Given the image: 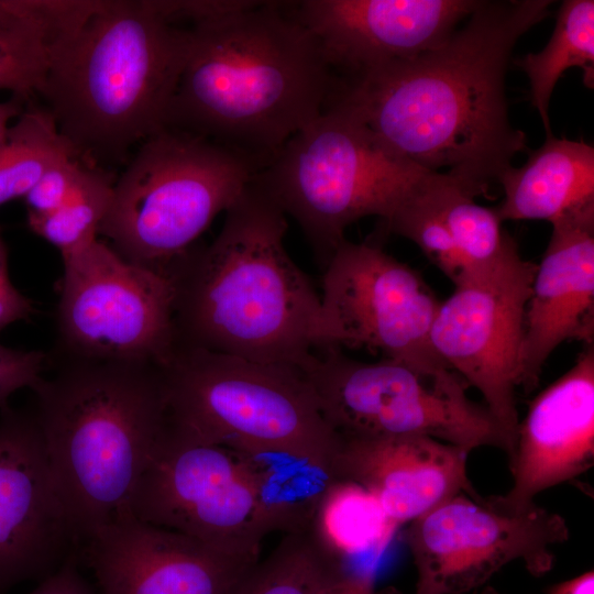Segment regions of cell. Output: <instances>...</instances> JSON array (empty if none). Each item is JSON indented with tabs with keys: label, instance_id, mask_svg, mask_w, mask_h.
Masks as SVG:
<instances>
[{
	"label": "cell",
	"instance_id": "obj_1",
	"mask_svg": "<svg viewBox=\"0 0 594 594\" xmlns=\"http://www.w3.org/2000/svg\"><path fill=\"white\" fill-rule=\"evenodd\" d=\"M551 0L481 1L443 42L408 59L338 79L329 103L389 152L446 174L472 197L497 183L526 134L512 125L505 77L517 41Z\"/></svg>",
	"mask_w": 594,
	"mask_h": 594
},
{
	"label": "cell",
	"instance_id": "obj_2",
	"mask_svg": "<svg viewBox=\"0 0 594 594\" xmlns=\"http://www.w3.org/2000/svg\"><path fill=\"white\" fill-rule=\"evenodd\" d=\"M286 215L254 177L219 234L166 272L179 345L301 370L334 346L320 295L284 245Z\"/></svg>",
	"mask_w": 594,
	"mask_h": 594
},
{
	"label": "cell",
	"instance_id": "obj_3",
	"mask_svg": "<svg viewBox=\"0 0 594 594\" xmlns=\"http://www.w3.org/2000/svg\"><path fill=\"white\" fill-rule=\"evenodd\" d=\"M255 6L190 28L166 128L261 167L329 105L337 77L287 4Z\"/></svg>",
	"mask_w": 594,
	"mask_h": 594
},
{
	"label": "cell",
	"instance_id": "obj_4",
	"mask_svg": "<svg viewBox=\"0 0 594 594\" xmlns=\"http://www.w3.org/2000/svg\"><path fill=\"white\" fill-rule=\"evenodd\" d=\"M189 41L154 0H90L37 95L78 157L120 160L166 129Z\"/></svg>",
	"mask_w": 594,
	"mask_h": 594
},
{
	"label": "cell",
	"instance_id": "obj_5",
	"mask_svg": "<svg viewBox=\"0 0 594 594\" xmlns=\"http://www.w3.org/2000/svg\"><path fill=\"white\" fill-rule=\"evenodd\" d=\"M50 468L80 548L129 509L166 424L160 366L77 359L32 387Z\"/></svg>",
	"mask_w": 594,
	"mask_h": 594
},
{
	"label": "cell",
	"instance_id": "obj_6",
	"mask_svg": "<svg viewBox=\"0 0 594 594\" xmlns=\"http://www.w3.org/2000/svg\"><path fill=\"white\" fill-rule=\"evenodd\" d=\"M160 370L173 432L238 451L288 454L333 477L340 438L301 370L179 344Z\"/></svg>",
	"mask_w": 594,
	"mask_h": 594
},
{
	"label": "cell",
	"instance_id": "obj_7",
	"mask_svg": "<svg viewBox=\"0 0 594 594\" xmlns=\"http://www.w3.org/2000/svg\"><path fill=\"white\" fill-rule=\"evenodd\" d=\"M433 174L385 148L350 112L329 103L254 175L292 217L324 267L365 217L386 221Z\"/></svg>",
	"mask_w": 594,
	"mask_h": 594
},
{
	"label": "cell",
	"instance_id": "obj_8",
	"mask_svg": "<svg viewBox=\"0 0 594 594\" xmlns=\"http://www.w3.org/2000/svg\"><path fill=\"white\" fill-rule=\"evenodd\" d=\"M261 166L205 138L163 129L113 185L98 233L125 260L160 271L193 248Z\"/></svg>",
	"mask_w": 594,
	"mask_h": 594
},
{
	"label": "cell",
	"instance_id": "obj_9",
	"mask_svg": "<svg viewBox=\"0 0 594 594\" xmlns=\"http://www.w3.org/2000/svg\"><path fill=\"white\" fill-rule=\"evenodd\" d=\"M320 413L340 438L419 435L472 451H508L499 426L447 367L383 358L363 362L340 348L315 352L301 369Z\"/></svg>",
	"mask_w": 594,
	"mask_h": 594
},
{
	"label": "cell",
	"instance_id": "obj_10",
	"mask_svg": "<svg viewBox=\"0 0 594 594\" xmlns=\"http://www.w3.org/2000/svg\"><path fill=\"white\" fill-rule=\"evenodd\" d=\"M141 521L196 539L228 556L257 561L274 532L248 459L164 428L129 502Z\"/></svg>",
	"mask_w": 594,
	"mask_h": 594
},
{
	"label": "cell",
	"instance_id": "obj_11",
	"mask_svg": "<svg viewBox=\"0 0 594 594\" xmlns=\"http://www.w3.org/2000/svg\"><path fill=\"white\" fill-rule=\"evenodd\" d=\"M58 326L80 360L162 366L177 348L175 288L167 272L95 240L63 257Z\"/></svg>",
	"mask_w": 594,
	"mask_h": 594
},
{
	"label": "cell",
	"instance_id": "obj_12",
	"mask_svg": "<svg viewBox=\"0 0 594 594\" xmlns=\"http://www.w3.org/2000/svg\"><path fill=\"white\" fill-rule=\"evenodd\" d=\"M535 271L513 241L495 263L453 284L430 329L437 358L482 395L505 436L508 458L519 424L516 392L522 388L525 314Z\"/></svg>",
	"mask_w": 594,
	"mask_h": 594
},
{
	"label": "cell",
	"instance_id": "obj_13",
	"mask_svg": "<svg viewBox=\"0 0 594 594\" xmlns=\"http://www.w3.org/2000/svg\"><path fill=\"white\" fill-rule=\"evenodd\" d=\"M406 543L416 569L415 594H469L504 566L520 562L534 576L554 564L553 547L570 536L565 519L537 505L508 510L464 493L408 524Z\"/></svg>",
	"mask_w": 594,
	"mask_h": 594
},
{
	"label": "cell",
	"instance_id": "obj_14",
	"mask_svg": "<svg viewBox=\"0 0 594 594\" xmlns=\"http://www.w3.org/2000/svg\"><path fill=\"white\" fill-rule=\"evenodd\" d=\"M323 268L320 298L334 346L364 348L418 367H447L430 344L440 302L416 270L376 243L346 239Z\"/></svg>",
	"mask_w": 594,
	"mask_h": 594
},
{
	"label": "cell",
	"instance_id": "obj_15",
	"mask_svg": "<svg viewBox=\"0 0 594 594\" xmlns=\"http://www.w3.org/2000/svg\"><path fill=\"white\" fill-rule=\"evenodd\" d=\"M79 554L33 413L0 406V594Z\"/></svg>",
	"mask_w": 594,
	"mask_h": 594
},
{
	"label": "cell",
	"instance_id": "obj_16",
	"mask_svg": "<svg viewBox=\"0 0 594 594\" xmlns=\"http://www.w3.org/2000/svg\"><path fill=\"white\" fill-rule=\"evenodd\" d=\"M479 0H306L289 8L341 79L408 59L443 42Z\"/></svg>",
	"mask_w": 594,
	"mask_h": 594
},
{
	"label": "cell",
	"instance_id": "obj_17",
	"mask_svg": "<svg viewBox=\"0 0 594 594\" xmlns=\"http://www.w3.org/2000/svg\"><path fill=\"white\" fill-rule=\"evenodd\" d=\"M101 594H232L256 562L135 518L129 509L80 548Z\"/></svg>",
	"mask_w": 594,
	"mask_h": 594
},
{
	"label": "cell",
	"instance_id": "obj_18",
	"mask_svg": "<svg viewBox=\"0 0 594 594\" xmlns=\"http://www.w3.org/2000/svg\"><path fill=\"white\" fill-rule=\"evenodd\" d=\"M594 463V344L574 365L540 392L519 421L509 457L513 484L492 498L524 510L550 487L585 473Z\"/></svg>",
	"mask_w": 594,
	"mask_h": 594
},
{
	"label": "cell",
	"instance_id": "obj_19",
	"mask_svg": "<svg viewBox=\"0 0 594 594\" xmlns=\"http://www.w3.org/2000/svg\"><path fill=\"white\" fill-rule=\"evenodd\" d=\"M525 314L522 389H535L546 361L568 340L594 344V206L551 223Z\"/></svg>",
	"mask_w": 594,
	"mask_h": 594
},
{
	"label": "cell",
	"instance_id": "obj_20",
	"mask_svg": "<svg viewBox=\"0 0 594 594\" xmlns=\"http://www.w3.org/2000/svg\"><path fill=\"white\" fill-rule=\"evenodd\" d=\"M469 453L419 435L340 438L333 479L365 487L400 526L457 494L479 496L468 475Z\"/></svg>",
	"mask_w": 594,
	"mask_h": 594
},
{
	"label": "cell",
	"instance_id": "obj_21",
	"mask_svg": "<svg viewBox=\"0 0 594 594\" xmlns=\"http://www.w3.org/2000/svg\"><path fill=\"white\" fill-rule=\"evenodd\" d=\"M504 199L495 211L506 220H547L594 206V147L584 141L547 136L520 167L499 177Z\"/></svg>",
	"mask_w": 594,
	"mask_h": 594
},
{
	"label": "cell",
	"instance_id": "obj_22",
	"mask_svg": "<svg viewBox=\"0 0 594 594\" xmlns=\"http://www.w3.org/2000/svg\"><path fill=\"white\" fill-rule=\"evenodd\" d=\"M89 0H0V90L26 102L41 90L65 33Z\"/></svg>",
	"mask_w": 594,
	"mask_h": 594
},
{
	"label": "cell",
	"instance_id": "obj_23",
	"mask_svg": "<svg viewBox=\"0 0 594 594\" xmlns=\"http://www.w3.org/2000/svg\"><path fill=\"white\" fill-rule=\"evenodd\" d=\"M398 527L365 487L349 480L332 479L317 503L308 531L344 566L364 561L367 568L374 569Z\"/></svg>",
	"mask_w": 594,
	"mask_h": 594
},
{
	"label": "cell",
	"instance_id": "obj_24",
	"mask_svg": "<svg viewBox=\"0 0 594 594\" xmlns=\"http://www.w3.org/2000/svg\"><path fill=\"white\" fill-rule=\"evenodd\" d=\"M530 84V101L537 110L547 136L552 135L549 103L553 89L572 67L582 68L584 82L594 84V1L566 0L559 8L556 25L547 45L516 61Z\"/></svg>",
	"mask_w": 594,
	"mask_h": 594
},
{
	"label": "cell",
	"instance_id": "obj_25",
	"mask_svg": "<svg viewBox=\"0 0 594 594\" xmlns=\"http://www.w3.org/2000/svg\"><path fill=\"white\" fill-rule=\"evenodd\" d=\"M348 571L308 530L288 532L248 570L232 594H331Z\"/></svg>",
	"mask_w": 594,
	"mask_h": 594
},
{
	"label": "cell",
	"instance_id": "obj_26",
	"mask_svg": "<svg viewBox=\"0 0 594 594\" xmlns=\"http://www.w3.org/2000/svg\"><path fill=\"white\" fill-rule=\"evenodd\" d=\"M78 157L52 114L26 103L0 145V206L23 197L56 164Z\"/></svg>",
	"mask_w": 594,
	"mask_h": 594
},
{
	"label": "cell",
	"instance_id": "obj_27",
	"mask_svg": "<svg viewBox=\"0 0 594 594\" xmlns=\"http://www.w3.org/2000/svg\"><path fill=\"white\" fill-rule=\"evenodd\" d=\"M111 176L82 163L65 201L52 213L28 217L30 229L56 246L62 256L70 255L96 239L113 195Z\"/></svg>",
	"mask_w": 594,
	"mask_h": 594
},
{
	"label": "cell",
	"instance_id": "obj_28",
	"mask_svg": "<svg viewBox=\"0 0 594 594\" xmlns=\"http://www.w3.org/2000/svg\"><path fill=\"white\" fill-rule=\"evenodd\" d=\"M444 174H433L384 221L389 232L419 246L453 284L470 274L443 219L440 186Z\"/></svg>",
	"mask_w": 594,
	"mask_h": 594
},
{
	"label": "cell",
	"instance_id": "obj_29",
	"mask_svg": "<svg viewBox=\"0 0 594 594\" xmlns=\"http://www.w3.org/2000/svg\"><path fill=\"white\" fill-rule=\"evenodd\" d=\"M440 200L446 224L470 273L495 263L514 241L503 230L495 208L476 204L446 174Z\"/></svg>",
	"mask_w": 594,
	"mask_h": 594
},
{
	"label": "cell",
	"instance_id": "obj_30",
	"mask_svg": "<svg viewBox=\"0 0 594 594\" xmlns=\"http://www.w3.org/2000/svg\"><path fill=\"white\" fill-rule=\"evenodd\" d=\"M81 166L78 157H72L46 170L24 196L28 217H43L55 211L69 195Z\"/></svg>",
	"mask_w": 594,
	"mask_h": 594
},
{
	"label": "cell",
	"instance_id": "obj_31",
	"mask_svg": "<svg viewBox=\"0 0 594 594\" xmlns=\"http://www.w3.org/2000/svg\"><path fill=\"white\" fill-rule=\"evenodd\" d=\"M46 355L40 351H22L0 344V406L22 387H33L42 377Z\"/></svg>",
	"mask_w": 594,
	"mask_h": 594
},
{
	"label": "cell",
	"instance_id": "obj_32",
	"mask_svg": "<svg viewBox=\"0 0 594 594\" xmlns=\"http://www.w3.org/2000/svg\"><path fill=\"white\" fill-rule=\"evenodd\" d=\"M257 2L246 0H154L157 11L169 23L175 24L186 20L190 21L193 25L246 10Z\"/></svg>",
	"mask_w": 594,
	"mask_h": 594
},
{
	"label": "cell",
	"instance_id": "obj_33",
	"mask_svg": "<svg viewBox=\"0 0 594 594\" xmlns=\"http://www.w3.org/2000/svg\"><path fill=\"white\" fill-rule=\"evenodd\" d=\"M78 561L79 556H73L29 594H96L80 574Z\"/></svg>",
	"mask_w": 594,
	"mask_h": 594
},
{
	"label": "cell",
	"instance_id": "obj_34",
	"mask_svg": "<svg viewBox=\"0 0 594 594\" xmlns=\"http://www.w3.org/2000/svg\"><path fill=\"white\" fill-rule=\"evenodd\" d=\"M32 314L30 299L21 295L11 282L0 285V331L8 324Z\"/></svg>",
	"mask_w": 594,
	"mask_h": 594
},
{
	"label": "cell",
	"instance_id": "obj_35",
	"mask_svg": "<svg viewBox=\"0 0 594 594\" xmlns=\"http://www.w3.org/2000/svg\"><path fill=\"white\" fill-rule=\"evenodd\" d=\"M331 594H376L374 570H350Z\"/></svg>",
	"mask_w": 594,
	"mask_h": 594
},
{
	"label": "cell",
	"instance_id": "obj_36",
	"mask_svg": "<svg viewBox=\"0 0 594 594\" xmlns=\"http://www.w3.org/2000/svg\"><path fill=\"white\" fill-rule=\"evenodd\" d=\"M546 594H594V572L588 570L571 579L549 585Z\"/></svg>",
	"mask_w": 594,
	"mask_h": 594
},
{
	"label": "cell",
	"instance_id": "obj_37",
	"mask_svg": "<svg viewBox=\"0 0 594 594\" xmlns=\"http://www.w3.org/2000/svg\"><path fill=\"white\" fill-rule=\"evenodd\" d=\"M25 103L28 102L13 96L10 100L0 102V145L7 136L11 120L23 112Z\"/></svg>",
	"mask_w": 594,
	"mask_h": 594
},
{
	"label": "cell",
	"instance_id": "obj_38",
	"mask_svg": "<svg viewBox=\"0 0 594 594\" xmlns=\"http://www.w3.org/2000/svg\"><path fill=\"white\" fill-rule=\"evenodd\" d=\"M7 282H10L7 271V250L2 240L0 239V284Z\"/></svg>",
	"mask_w": 594,
	"mask_h": 594
},
{
	"label": "cell",
	"instance_id": "obj_39",
	"mask_svg": "<svg viewBox=\"0 0 594 594\" xmlns=\"http://www.w3.org/2000/svg\"><path fill=\"white\" fill-rule=\"evenodd\" d=\"M376 594H403V593L396 588L388 587L381 591H376ZM477 594H504V593L497 591L494 587L484 586Z\"/></svg>",
	"mask_w": 594,
	"mask_h": 594
}]
</instances>
